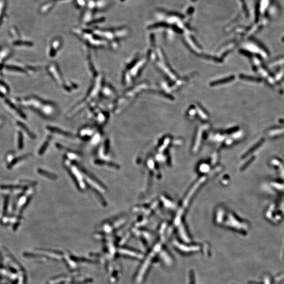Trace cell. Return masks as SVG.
Segmentation results:
<instances>
[{
    "instance_id": "cell-5",
    "label": "cell",
    "mask_w": 284,
    "mask_h": 284,
    "mask_svg": "<svg viewBox=\"0 0 284 284\" xmlns=\"http://www.w3.org/2000/svg\"><path fill=\"white\" fill-rule=\"evenodd\" d=\"M86 185H87L88 188L90 189L92 191V192L95 195L97 199H99V202L102 205V206L104 207L106 206L107 205V202H106V200H105L103 197L102 196V195L101 194V193H99V192H98L97 189H94V188L92 187L91 185H90L88 183H86Z\"/></svg>"
},
{
    "instance_id": "cell-1",
    "label": "cell",
    "mask_w": 284,
    "mask_h": 284,
    "mask_svg": "<svg viewBox=\"0 0 284 284\" xmlns=\"http://www.w3.org/2000/svg\"><path fill=\"white\" fill-rule=\"evenodd\" d=\"M2 99H4V103L5 106L7 107L9 111H11L13 115H17L22 119L26 118V115H24L23 112L20 109L16 106L15 104L13 103L10 99L5 97H3Z\"/></svg>"
},
{
    "instance_id": "cell-4",
    "label": "cell",
    "mask_w": 284,
    "mask_h": 284,
    "mask_svg": "<svg viewBox=\"0 0 284 284\" xmlns=\"http://www.w3.org/2000/svg\"><path fill=\"white\" fill-rule=\"evenodd\" d=\"M6 70L12 72H19V73H26V68H24L22 65L19 64L9 63L4 66Z\"/></svg>"
},
{
    "instance_id": "cell-9",
    "label": "cell",
    "mask_w": 284,
    "mask_h": 284,
    "mask_svg": "<svg viewBox=\"0 0 284 284\" xmlns=\"http://www.w3.org/2000/svg\"><path fill=\"white\" fill-rule=\"evenodd\" d=\"M48 130L51 131V132H52L54 133L66 136V137H73V135L71 134H70L68 133L59 130L57 128H55L53 127H48Z\"/></svg>"
},
{
    "instance_id": "cell-10",
    "label": "cell",
    "mask_w": 284,
    "mask_h": 284,
    "mask_svg": "<svg viewBox=\"0 0 284 284\" xmlns=\"http://www.w3.org/2000/svg\"><path fill=\"white\" fill-rule=\"evenodd\" d=\"M51 136H50L48 137V138L47 139V140H45V142L43 143L42 146H41V148L39 150V154L40 155H42L46 151L47 147L49 146V144H50V142L51 141Z\"/></svg>"
},
{
    "instance_id": "cell-11",
    "label": "cell",
    "mask_w": 284,
    "mask_h": 284,
    "mask_svg": "<svg viewBox=\"0 0 284 284\" xmlns=\"http://www.w3.org/2000/svg\"><path fill=\"white\" fill-rule=\"evenodd\" d=\"M17 124H18V125H19V126L21 127V128H22V129L26 131V133L28 134V135H29L30 136V137H31L32 138H34V137H34V135H33V134H32V133L31 132H30V131H29V130L28 129H27H27L26 126H25V125H24V124L21 123V122H19V121H18V122H17Z\"/></svg>"
},
{
    "instance_id": "cell-7",
    "label": "cell",
    "mask_w": 284,
    "mask_h": 284,
    "mask_svg": "<svg viewBox=\"0 0 284 284\" xmlns=\"http://www.w3.org/2000/svg\"><path fill=\"white\" fill-rule=\"evenodd\" d=\"M38 172H39L40 174H41V175H42L43 176L47 177V178H49L50 179L55 180L57 178V176L56 175V174L52 173L49 172V171H46L45 170H43L42 169H38Z\"/></svg>"
},
{
    "instance_id": "cell-8",
    "label": "cell",
    "mask_w": 284,
    "mask_h": 284,
    "mask_svg": "<svg viewBox=\"0 0 284 284\" xmlns=\"http://www.w3.org/2000/svg\"><path fill=\"white\" fill-rule=\"evenodd\" d=\"M94 163L96 164V165H105L106 164L109 167H110V168H119V166L117 165L116 164L113 163H112V162H109V161H106L104 160H97L95 161H94Z\"/></svg>"
},
{
    "instance_id": "cell-2",
    "label": "cell",
    "mask_w": 284,
    "mask_h": 284,
    "mask_svg": "<svg viewBox=\"0 0 284 284\" xmlns=\"http://www.w3.org/2000/svg\"><path fill=\"white\" fill-rule=\"evenodd\" d=\"M12 51L11 49L7 47H0V76H1V71L5 66V62L8 58L11 57Z\"/></svg>"
},
{
    "instance_id": "cell-6",
    "label": "cell",
    "mask_w": 284,
    "mask_h": 284,
    "mask_svg": "<svg viewBox=\"0 0 284 284\" xmlns=\"http://www.w3.org/2000/svg\"><path fill=\"white\" fill-rule=\"evenodd\" d=\"M10 92V88L8 85L3 82L2 80H0V97H5Z\"/></svg>"
},
{
    "instance_id": "cell-12",
    "label": "cell",
    "mask_w": 284,
    "mask_h": 284,
    "mask_svg": "<svg viewBox=\"0 0 284 284\" xmlns=\"http://www.w3.org/2000/svg\"><path fill=\"white\" fill-rule=\"evenodd\" d=\"M109 142L108 140H105L104 144V154L107 155L109 153Z\"/></svg>"
},
{
    "instance_id": "cell-13",
    "label": "cell",
    "mask_w": 284,
    "mask_h": 284,
    "mask_svg": "<svg viewBox=\"0 0 284 284\" xmlns=\"http://www.w3.org/2000/svg\"><path fill=\"white\" fill-rule=\"evenodd\" d=\"M21 132H19V146L20 147H22V140H23V137H22V135L21 133H20Z\"/></svg>"
},
{
    "instance_id": "cell-3",
    "label": "cell",
    "mask_w": 284,
    "mask_h": 284,
    "mask_svg": "<svg viewBox=\"0 0 284 284\" xmlns=\"http://www.w3.org/2000/svg\"><path fill=\"white\" fill-rule=\"evenodd\" d=\"M74 165L76 166V167H78V168L80 169V171H82L83 173L86 176H87L88 178H90V179H91L93 182H95L96 184H97V185H99L102 189H106V187L105 186V185H104L102 183L101 181L99 180L98 178H97L93 174H92L91 172L88 171V170L86 169L85 168H84V167L80 165L79 164H78V163H75Z\"/></svg>"
}]
</instances>
